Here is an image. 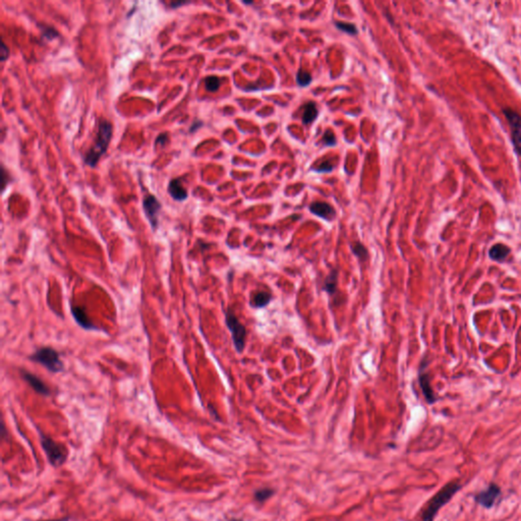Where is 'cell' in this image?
<instances>
[{"mask_svg":"<svg viewBox=\"0 0 521 521\" xmlns=\"http://www.w3.org/2000/svg\"><path fill=\"white\" fill-rule=\"evenodd\" d=\"M462 484L458 480H452L446 483L426 504L422 512V521H434L439 511L453 499L461 490Z\"/></svg>","mask_w":521,"mask_h":521,"instance_id":"cell-1","label":"cell"},{"mask_svg":"<svg viewBox=\"0 0 521 521\" xmlns=\"http://www.w3.org/2000/svg\"><path fill=\"white\" fill-rule=\"evenodd\" d=\"M111 136L112 125L107 120H101L99 123L96 142L85 156V162L87 164L91 167H95L97 165L102 155L106 152Z\"/></svg>","mask_w":521,"mask_h":521,"instance_id":"cell-2","label":"cell"},{"mask_svg":"<svg viewBox=\"0 0 521 521\" xmlns=\"http://www.w3.org/2000/svg\"><path fill=\"white\" fill-rule=\"evenodd\" d=\"M29 358L34 362L41 364L50 373H61L64 370V364L60 359L59 352L52 347H40Z\"/></svg>","mask_w":521,"mask_h":521,"instance_id":"cell-3","label":"cell"},{"mask_svg":"<svg viewBox=\"0 0 521 521\" xmlns=\"http://www.w3.org/2000/svg\"><path fill=\"white\" fill-rule=\"evenodd\" d=\"M41 446L48 458L49 463L53 467H59L63 465L67 459V449L60 443L55 442L44 433L39 431Z\"/></svg>","mask_w":521,"mask_h":521,"instance_id":"cell-4","label":"cell"},{"mask_svg":"<svg viewBox=\"0 0 521 521\" xmlns=\"http://www.w3.org/2000/svg\"><path fill=\"white\" fill-rule=\"evenodd\" d=\"M225 324H226L231 333L235 350L238 353H241L246 347V340L248 336L246 327L239 322L237 317L230 309H227L225 312Z\"/></svg>","mask_w":521,"mask_h":521,"instance_id":"cell-5","label":"cell"},{"mask_svg":"<svg viewBox=\"0 0 521 521\" xmlns=\"http://www.w3.org/2000/svg\"><path fill=\"white\" fill-rule=\"evenodd\" d=\"M502 498V490L500 485L491 482L484 490L479 491L474 496L475 502L479 506L483 507L484 509H491L495 505L498 504V502Z\"/></svg>","mask_w":521,"mask_h":521,"instance_id":"cell-6","label":"cell"},{"mask_svg":"<svg viewBox=\"0 0 521 521\" xmlns=\"http://www.w3.org/2000/svg\"><path fill=\"white\" fill-rule=\"evenodd\" d=\"M511 131V137L516 154L521 157V115L511 108L503 109Z\"/></svg>","mask_w":521,"mask_h":521,"instance_id":"cell-7","label":"cell"},{"mask_svg":"<svg viewBox=\"0 0 521 521\" xmlns=\"http://www.w3.org/2000/svg\"><path fill=\"white\" fill-rule=\"evenodd\" d=\"M143 207L151 227L155 231L158 228L159 225V213L161 211V204L157 200V198H155L152 195H148L144 199Z\"/></svg>","mask_w":521,"mask_h":521,"instance_id":"cell-8","label":"cell"},{"mask_svg":"<svg viewBox=\"0 0 521 521\" xmlns=\"http://www.w3.org/2000/svg\"><path fill=\"white\" fill-rule=\"evenodd\" d=\"M21 376L23 380L27 382V383L32 387V389L35 392H37L38 394L43 395V396H50L51 394L50 389L39 377H37L36 375H34L26 370L21 371Z\"/></svg>","mask_w":521,"mask_h":521,"instance_id":"cell-9","label":"cell"},{"mask_svg":"<svg viewBox=\"0 0 521 521\" xmlns=\"http://www.w3.org/2000/svg\"><path fill=\"white\" fill-rule=\"evenodd\" d=\"M425 366H426V363H424V361H423L422 367L420 369V374H419V382H420L422 391L424 393V396L426 398V401L429 404H434L438 400V398H437L436 394L434 393V391L432 389L430 377L425 372Z\"/></svg>","mask_w":521,"mask_h":521,"instance_id":"cell-10","label":"cell"},{"mask_svg":"<svg viewBox=\"0 0 521 521\" xmlns=\"http://www.w3.org/2000/svg\"><path fill=\"white\" fill-rule=\"evenodd\" d=\"M309 211L327 221H332L336 217V211L334 208L324 202H316L309 206Z\"/></svg>","mask_w":521,"mask_h":521,"instance_id":"cell-11","label":"cell"},{"mask_svg":"<svg viewBox=\"0 0 521 521\" xmlns=\"http://www.w3.org/2000/svg\"><path fill=\"white\" fill-rule=\"evenodd\" d=\"M71 310H72V314H73V317L74 319L76 320V322L85 330H99L97 326H95L91 320L89 319L88 315H87V312L85 311V308L82 307V306H78V305H72L71 306Z\"/></svg>","mask_w":521,"mask_h":521,"instance_id":"cell-12","label":"cell"},{"mask_svg":"<svg viewBox=\"0 0 521 521\" xmlns=\"http://www.w3.org/2000/svg\"><path fill=\"white\" fill-rule=\"evenodd\" d=\"M168 193L175 201H184L187 198L186 189L179 179H173L168 184Z\"/></svg>","mask_w":521,"mask_h":521,"instance_id":"cell-13","label":"cell"},{"mask_svg":"<svg viewBox=\"0 0 521 521\" xmlns=\"http://www.w3.org/2000/svg\"><path fill=\"white\" fill-rule=\"evenodd\" d=\"M337 284H338V272L337 270L333 269L325 278L322 289L326 291L329 295L334 297V295L337 293Z\"/></svg>","mask_w":521,"mask_h":521,"instance_id":"cell-14","label":"cell"},{"mask_svg":"<svg viewBox=\"0 0 521 521\" xmlns=\"http://www.w3.org/2000/svg\"><path fill=\"white\" fill-rule=\"evenodd\" d=\"M511 253V250L509 249V247L503 245V244H497V245H494L490 252H489V256L492 260H496V262H503L508 256L509 254Z\"/></svg>","mask_w":521,"mask_h":521,"instance_id":"cell-15","label":"cell"},{"mask_svg":"<svg viewBox=\"0 0 521 521\" xmlns=\"http://www.w3.org/2000/svg\"><path fill=\"white\" fill-rule=\"evenodd\" d=\"M272 301V294L268 291H258L253 298L251 304L256 308H262L268 305Z\"/></svg>","mask_w":521,"mask_h":521,"instance_id":"cell-16","label":"cell"},{"mask_svg":"<svg viewBox=\"0 0 521 521\" xmlns=\"http://www.w3.org/2000/svg\"><path fill=\"white\" fill-rule=\"evenodd\" d=\"M319 111L314 102H307L304 106L303 112V123L304 125H309L318 117Z\"/></svg>","mask_w":521,"mask_h":521,"instance_id":"cell-17","label":"cell"},{"mask_svg":"<svg viewBox=\"0 0 521 521\" xmlns=\"http://www.w3.org/2000/svg\"><path fill=\"white\" fill-rule=\"evenodd\" d=\"M352 254L360 260V262H366L369 259V251L362 245L360 241H354L350 246Z\"/></svg>","mask_w":521,"mask_h":521,"instance_id":"cell-18","label":"cell"},{"mask_svg":"<svg viewBox=\"0 0 521 521\" xmlns=\"http://www.w3.org/2000/svg\"><path fill=\"white\" fill-rule=\"evenodd\" d=\"M274 490L271 489V488H263V489H259L257 490L255 493H254V497L255 499L260 502V503H263L267 500H269L273 495H274Z\"/></svg>","mask_w":521,"mask_h":521,"instance_id":"cell-19","label":"cell"},{"mask_svg":"<svg viewBox=\"0 0 521 521\" xmlns=\"http://www.w3.org/2000/svg\"><path fill=\"white\" fill-rule=\"evenodd\" d=\"M220 87V80L217 77H208L205 80V88L209 92H216Z\"/></svg>","mask_w":521,"mask_h":521,"instance_id":"cell-20","label":"cell"},{"mask_svg":"<svg viewBox=\"0 0 521 521\" xmlns=\"http://www.w3.org/2000/svg\"><path fill=\"white\" fill-rule=\"evenodd\" d=\"M297 83L300 87H306L311 83V76L304 71H300L297 76Z\"/></svg>","mask_w":521,"mask_h":521,"instance_id":"cell-21","label":"cell"},{"mask_svg":"<svg viewBox=\"0 0 521 521\" xmlns=\"http://www.w3.org/2000/svg\"><path fill=\"white\" fill-rule=\"evenodd\" d=\"M323 144L329 147H333L336 145V137L334 132L331 130H328L323 135Z\"/></svg>","mask_w":521,"mask_h":521,"instance_id":"cell-22","label":"cell"},{"mask_svg":"<svg viewBox=\"0 0 521 521\" xmlns=\"http://www.w3.org/2000/svg\"><path fill=\"white\" fill-rule=\"evenodd\" d=\"M336 27L343 31V32H346L348 33L350 35H356L357 34V29L356 27L353 25V24H348V23H341V22H338L336 23Z\"/></svg>","mask_w":521,"mask_h":521,"instance_id":"cell-23","label":"cell"},{"mask_svg":"<svg viewBox=\"0 0 521 521\" xmlns=\"http://www.w3.org/2000/svg\"><path fill=\"white\" fill-rule=\"evenodd\" d=\"M41 29H42L43 36H45L47 39L52 40V39H54L55 37H57V35H58L57 32L54 29H52L51 27L41 26Z\"/></svg>","mask_w":521,"mask_h":521,"instance_id":"cell-24","label":"cell"},{"mask_svg":"<svg viewBox=\"0 0 521 521\" xmlns=\"http://www.w3.org/2000/svg\"><path fill=\"white\" fill-rule=\"evenodd\" d=\"M8 54H9L8 48L6 47L4 42H1V47H0V59H1V61H5L8 57Z\"/></svg>","mask_w":521,"mask_h":521,"instance_id":"cell-25","label":"cell"},{"mask_svg":"<svg viewBox=\"0 0 521 521\" xmlns=\"http://www.w3.org/2000/svg\"><path fill=\"white\" fill-rule=\"evenodd\" d=\"M333 168H334L333 165H331L329 162H325L317 170L320 171V172H322V171L323 172H331L333 170Z\"/></svg>","mask_w":521,"mask_h":521,"instance_id":"cell-26","label":"cell"},{"mask_svg":"<svg viewBox=\"0 0 521 521\" xmlns=\"http://www.w3.org/2000/svg\"><path fill=\"white\" fill-rule=\"evenodd\" d=\"M39 521H69V517L66 516V517H62V518H57V519H50V520H39Z\"/></svg>","mask_w":521,"mask_h":521,"instance_id":"cell-27","label":"cell"},{"mask_svg":"<svg viewBox=\"0 0 521 521\" xmlns=\"http://www.w3.org/2000/svg\"><path fill=\"white\" fill-rule=\"evenodd\" d=\"M182 4H186V2H176V3H172L171 5H172L173 7H175V6H178V5H182Z\"/></svg>","mask_w":521,"mask_h":521,"instance_id":"cell-28","label":"cell"},{"mask_svg":"<svg viewBox=\"0 0 521 521\" xmlns=\"http://www.w3.org/2000/svg\"><path fill=\"white\" fill-rule=\"evenodd\" d=\"M230 521H242V520H240V519H232Z\"/></svg>","mask_w":521,"mask_h":521,"instance_id":"cell-29","label":"cell"}]
</instances>
